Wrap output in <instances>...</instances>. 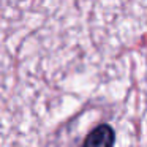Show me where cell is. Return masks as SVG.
I'll return each instance as SVG.
<instances>
[{"mask_svg": "<svg viewBox=\"0 0 147 147\" xmlns=\"http://www.w3.org/2000/svg\"><path fill=\"white\" fill-rule=\"evenodd\" d=\"M115 141V133L108 123H101L93 128L86 136L82 147H112Z\"/></svg>", "mask_w": 147, "mask_h": 147, "instance_id": "6da1fadb", "label": "cell"}]
</instances>
